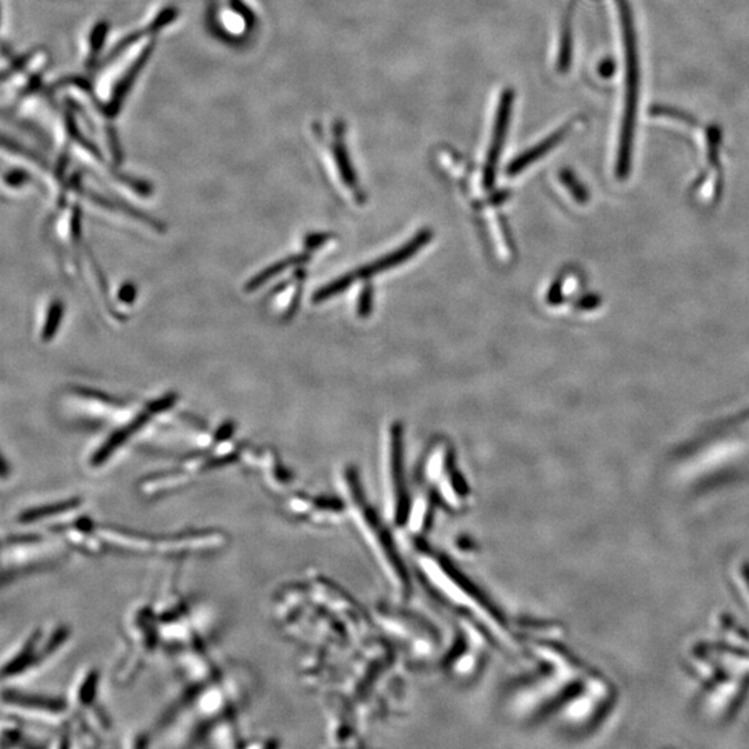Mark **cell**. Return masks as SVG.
Segmentation results:
<instances>
[{"label": "cell", "mask_w": 749, "mask_h": 749, "mask_svg": "<svg viewBox=\"0 0 749 749\" xmlns=\"http://www.w3.org/2000/svg\"><path fill=\"white\" fill-rule=\"evenodd\" d=\"M178 19L180 10L171 4L153 10L137 27L110 46L96 70L88 75L101 106L114 119L128 101L160 38Z\"/></svg>", "instance_id": "obj_1"}, {"label": "cell", "mask_w": 749, "mask_h": 749, "mask_svg": "<svg viewBox=\"0 0 749 749\" xmlns=\"http://www.w3.org/2000/svg\"><path fill=\"white\" fill-rule=\"evenodd\" d=\"M4 46L2 67V103L4 110L14 114L22 104L42 95L48 84L50 56L43 48H32L22 53L12 52Z\"/></svg>", "instance_id": "obj_2"}, {"label": "cell", "mask_w": 749, "mask_h": 749, "mask_svg": "<svg viewBox=\"0 0 749 749\" xmlns=\"http://www.w3.org/2000/svg\"><path fill=\"white\" fill-rule=\"evenodd\" d=\"M107 34H109V24L104 20L91 24L86 28L81 38L80 43V63L84 70L91 75L98 67L101 58L106 55Z\"/></svg>", "instance_id": "obj_3"}, {"label": "cell", "mask_w": 749, "mask_h": 749, "mask_svg": "<svg viewBox=\"0 0 749 749\" xmlns=\"http://www.w3.org/2000/svg\"><path fill=\"white\" fill-rule=\"evenodd\" d=\"M430 238H432V232H419L411 242L402 246L401 249L396 250L393 253L382 257L381 260L374 262V264L366 265V267H363V269L356 271L357 278L358 279L360 278H371L374 275L387 271V269H394L397 265L402 264V262L415 256L422 247L427 246L430 242Z\"/></svg>", "instance_id": "obj_4"}, {"label": "cell", "mask_w": 749, "mask_h": 749, "mask_svg": "<svg viewBox=\"0 0 749 749\" xmlns=\"http://www.w3.org/2000/svg\"><path fill=\"white\" fill-rule=\"evenodd\" d=\"M357 279H358V278H357L356 272H351V274L339 278V279H336L335 282H332V284L326 285L325 287L318 290L317 295H315L314 297V302H325V300L330 299V297H335V295H338L339 293L348 289V287H350Z\"/></svg>", "instance_id": "obj_5"}, {"label": "cell", "mask_w": 749, "mask_h": 749, "mask_svg": "<svg viewBox=\"0 0 749 749\" xmlns=\"http://www.w3.org/2000/svg\"><path fill=\"white\" fill-rule=\"evenodd\" d=\"M302 260L303 257H293V259L284 260L282 262H278V264L272 265L271 269L261 272L259 277L254 278V279L250 282L249 289H256V287H259L260 285L264 284L265 280L275 277V275L280 274V272L284 271L285 269L297 264V262L302 261Z\"/></svg>", "instance_id": "obj_6"}, {"label": "cell", "mask_w": 749, "mask_h": 749, "mask_svg": "<svg viewBox=\"0 0 749 749\" xmlns=\"http://www.w3.org/2000/svg\"><path fill=\"white\" fill-rule=\"evenodd\" d=\"M61 314H63L61 303H53L49 311V318H48V322H46L45 325V330H43V340H50V338L55 335L56 330H57L58 323H60Z\"/></svg>", "instance_id": "obj_7"}, {"label": "cell", "mask_w": 749, "mask_h": 749, "mask_svg": "<svg viewBox=\"0 0 749 749\" xmlns=\"http://www.w3.org/2000/svg\"><path fill=\"white\" fill-rule=\"evenodd\" d=\"M371 304H372L371 290H369V289L364 290L363 295H361V299H360V307H358V313H360L361 315L368 314L369 310H371Z\"/></svg>", "instance_id": "obj_8"}]
</instances>
